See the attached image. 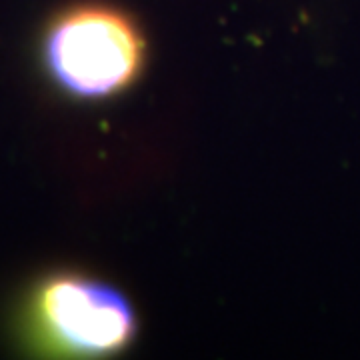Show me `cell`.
Listing matches in <instances>:
<instances>
[{
    "mask_svg": "<svg viewBox=\"0 0 360 360\" xmlns=\"http://www.w3.org/2000/svg\"><path fill=\"white\" fill-rule=\"evenodd\" d=\"M28 322L42 350L66 356L120 352L136 328L122 292L78 274H58L40 284L30 300Z\"/></svg>",
    "mask_w": 360,
    "mask_h": 360,
    "instance_id": "2",
    "label": "cell"
},
{
    "mask_svg": "<svg viewBox=\"0 0 360 360\" xmlns=\"http://www.w3.org/2000/svg\"><path fill=\"white\" fill-rule=\"evenodd\" d=\"M144 42L127 14L106 4H80L49 28L44 56L52 78L80 98L127 89L142 65Z\"/></svg>",
    "mask_w": 360,
    "mask_h": 360,
    "instance_id": "1",
    "label": "cell"
}]
</instances>
